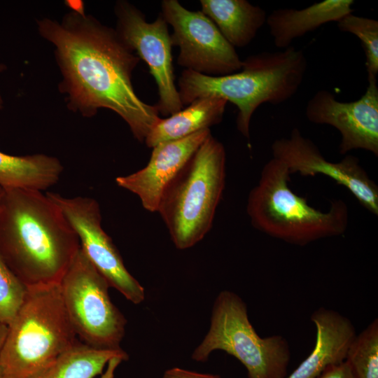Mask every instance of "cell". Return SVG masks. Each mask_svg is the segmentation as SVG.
I'll use <instances>...</instances> for the list:
<instances>
[{"label": "cell", "instance_id": "obj_7", "mask_svg": "<svg viewBox=\"0 0 378 378\" xmlns=\"http://www.w3.org/2000/svg\"><path fill=\"white\" fill-rule=\"evenodd\" d=\"M215 350L238 359L248 378H286L290 351L281 335L260 337L249 321L247 307L236 293L223 290L213 306L209 330L192 358L204 362Z\"/></svg>", "mask_w": 378, "mask_h": 378}, {"label": "cell", "instance_id": "obj_19", "mask_svg": "<svg viewBox=\"0 0 378 378\" xmlns=\"http://www.w3.org/2000/svg\"><path fill=\"white\" fill-rule=\"evenodd\" d=\"M60 161L45 154L17 156L0 151V187L43 191L59 181Z\"/></svg>", "mask_w": 378, "mask_h": 378}, {"label": "cell", "instance_id": "obj_30", "mask_svg": "<svg viewBox=\"0 0 378 378\" xmlns=\"http://www.w3.org/2000/svg\"><path fill=\"white\" fill-rule=\"evenodd\" d=\"M1 190H2V188L0 187V196H1Z\"/></svg>", "mask_w": 378, "mask_h": 378}, {"label": "cell", "instance_id": "obj_6", "mask_svg": "<svg viewBox=\"0 0 378 378\" xmlns=\"http://www.w3.org/2000/svg\"><path fill=\"white\" fill-rule=\"evenodd\" d=\"M225 150L212 134L200 145L164 192L158 211L180 250L211 230L225 184Z\"/></svg>", "mask_w": 378, "mask_h": 378}, {"label": "cell", "instance_id": "obj_11", "mask_svg": "<svg viewBox=\"0 0 378 378\" xmlns=\"http://www.w3.org/2000/svg\"><path fill=\"white\" fill-rule=\"evenodd\" d=\"M46 194L59 207L76 233L80 248L109 286L133 304L142 302L145 298L144 288L128 272L118 250L103 230L98 202L88 197Z\"/></svg>", "mask_w": 378, "mask_h": 378}, {"label": "cell", "instance_id": "obj_29", "mask_svg": "<svg viewBox=\"0 0 378 378\" xmlns=\"http://www.w3.org/2000/svg\"><path fill=\"white\" fill-rule=\"evenodd\" d=\"M0 378H4V373L2 372L1 367H0Z\"/></svg>", "mask_w": 378, "mask_h": 378}, {"label": "cell", "instance_id": "obj_18", "mask_svg": "<svg viewBox=\"0 0 378 378\" xmlns=\"http://www.w3.org/2000/svg\"><path fill=\"white\" fill-rule=\"evenodd\" d=\"M200 5L234 48L248 46L266 24L265 10L246 0H201Z\"/></svg>", "mask_w": 378, "mask_h": 378}, {"label": "cell", "instance_id": "obj_24", "mask_svg": "<svg viewBox=\"0 0 378 378\" xmlns=\"http://www.w3.org/2000/svg\"><path fill=\"white\" fill-rule=\"evenodd\" d=\"M318 378H356L355 375L349 365L344 362L329 366Z\"/></svg>", "mask_w": 378, "mask_h": 378}, {"label": "cell", "instance_id": "obj_27", "mask_svg": "<svg viewBox=\"0 0 378 378\" xmlns=\"http://www.w3.org/2000/svg\"><path fill=\"white\" fill-rule=\"evenodd\" d=\"M8 326L0 322V351L5 342V340L8 333Z\"/></svg>", "mask_w": 378, "mask_h": 378}, {"label": "cell", "instance_id": "obj_20", "mask_svg": "<svg viewBox=\"0 0 378 378\" xmlns=\"http://www.w3.org/2000/svg\"><path fill=\"white\" fill-rule=\"evenodd\" d=\"M114 357L128 359L123 350L101 349L78 341L34 378H94Z\"/></svg>", "mask_w": 378, "mask_h": 378}, {"label": "cell", "instance_id": "obj_8", "mask_svg": "<svg viewBox=\"0 0 378 378\" xmlns=\"http://www.w3.org/2000/svg\"><path fill=\"white\" fill-rule=\"evenodd\" d=\"M62 300L80 341L91 347L120 350L127 320L112 302L110 287L79 248L60 281Z\"/></svg>", "mask_w": 378, "mask_h": 378}, {"label": "cell", "instance_id": "obj_14", "mask_svg": "<svg viewBox=\"0 0 378 378\" xmlns=\"http://www.w3.org/2000/svg\"><path fill=\"white\" fill-rule=\"evenodd\" d=\"M210 134V129H205L156 145L144 168L117 177L116 184L136 195L146 210L157 212L167 186Z\"/></svg>", "mask_w": 378, "mask_h": 378}, {"label": "cell", "instance_id": "obj_12", "mask_svg": "<svg viewBox=\"0 0 378 378\" xmlns=\"http://www.w3.org/2000/svg\"><path fill=\"white\" fill-rule=\"evenodd\" d=\"M272 152L273 158L283 162L290 174L325 175L346 188L365 209L378 215V187L356 157L346 155L338 162L328 161L298 128H293L288 136L275 140Z\"/></svg>", "mask_w": 378, "mask_h": 378}, {"label": "cell", "instance_id": "obj_26", "mask_svg": "<svg viewBox=\"0 0 378 378\" xmlns=\"http://www.w3.org/2000/svg\"><path fill=\"white\" fill-rule=\"evenodd\" d=\"M123 360H124L120 357H114L111 358L108 361L104 372L101 374L100 378H114L115 372L117 368Z\"/></svg>", "mask_w": 378, "mask_h": 378}, {"label": "cell", "instance_id": "obj_3", "mask_svg": "<svg viewBox=\"0 0 378 378\" xmlns=\"http://www.w3.org/2000/svg\"><path fill=\"white\" fill-rule=\"evenodd\" d=\"M307 68L304 52L291 46L251 55L242 60L239 71L229 75L211 76L185 69L178 90L183 106L211 95L234 104L238 109L237 130L248 139L255 111L262 104L278 105L293 97L303 82Z\"/></svg>", "mask_w": 378, "mask_h": 378}, {"label": "cell", "instance_id": "obj_2", "mask_svg": "<svg viewBox=\"0 0 378 378\" xmlns=\"http://www.w3.org/2000/svg\"><path fill=\"white\" fill-rule=\"evenodd\" d=\"M80 247L76 233L46 193L2 188L0 253L27 287L59 284Z\"/></svg>", "mask_w": 378, "mask_h": 378}, {"label": "cell", "instance_id": "obj_25", "mask_svg": "<svg viewBox=\"0 0 378 378\" xmlns=\"http://www.w3.org/2000/svg\"><path fill=\"white\" fill-rule=\"evenodd\" d=\"M162 378H221L218 375L200 373L180 368H173L165 371Z\"/></svg>", "mask_w": 378, "mask_h": 378}, {"label": "cell", "instance_id": "obj_23", "mask_svg": "<svg viewBox=\"0 0 378 378\" xmlns=\"http://www.w3.org/2000/svg\"><path fill=\"white\" fill-rule=\"evenodd\" d=\"M28 287L19 279L0 253V322L8 326L23 304Z\"/></svg>", "mask_w": 378, "mask_h": 378}, {"label": "cell", "instance_id": "obj_9", "mask_svg": "<svg viewBox=\"0 0 378 378\" xmlns=\"http://www.w3.org/2000/svg\"><path fill=\"white\" fill-rule=\"evenodd\" d=\"M161 15L174 33L172 46H178V65L186 69L211 76L239 71L242 66L234 48L216 24L202 11H191L176 0L161 3Z\"/></svg>", "mask_w": 378, "mask_h": 378}, {"label": "cell", "instance_id": "obj_21", "mask_svg": "<svg viewBox=\"0 0 378 378\" xmlns=\"http://www.w3.org/2000/svg\"><path fill=\"white\" fill-rule=\"evenodd\" d=\"M356 378H378V319L375 318L349 346L346 360Z\"/></svg>", "mask_w": 378, "mask_h": 378}, {"label": "cell", "instance_id": "obj_4", "mask_svg": "<svg viewBox=\"0 0 378 378\" xmlns=\"http://www.w3.org/2000/svg\"><path fill=\"white\" fill-rule=\"evenodd\" d=\"M290 175L286 165L276 158L264 165L246 204L254 228L300 246L342 234L349 223L346 204L335 200L326 211L312 207L305 198L290 189Z\"/></svg>", "mask_w": 378, "mask_h": 378}, {"label": "cell", "instance_id": "obj_1", "mask_svg": "<svg viewBox=\"0 0 378 378\" xmlns=\"http://www.w3.org/2000/svg\"><path fill=\"white\" fill-rule=\"evenodd\" d=\"M73 10L59 22L37 21L41 36L52 43L63 79L59 90L69 109L85 117L105 108L119 115L133 136L144 142L160 119L157 106L136 94L132 75L140 59L116 30L85 13L81 1H69Z\"/></svg>", "mask_w": 378, "mask_h": 378}, {"label": "cell", "instance_id": "obj_5", "mask_svg": "<svg viewBox=\"0 0 378 378\" xmlns=\"http://www.w3.org/2000/svg\"><path fill=\"white\" fill-rule=\"evenodd\" d=\"M78 342L59 284L28 287L0 351L4 378H34Z\"/></svg>", "mask_w": 378, "mask_h": 378}, {"label": "cell", "instance_id": "obj_22", "mask_svg": "<svg viewBox=\"0 0 378 378\" xmlns=\"http://www.w3.org/2000/svg\"><path fill=\"white\" fill-rule=\"evenodd\" d=\"M337 23L341 31L354 34L360 41L365 55L368 76L377 77L378 73V21L350 13Z\"/></svg>", "mask_w": 378, "mask_h": 378}, {"label": "cell", "instance_id": "obj_10", "mask_svg": "<svg viewBox=\"0 0 378 378\" xmlns=\"http://www.w3.org/2000/svg\"><path fill=\"white\" fill-rule=\"evenodd\" d=\"M116 31L125 44L148 66L158 88L159 100L155 106L159 113L172 115L183 106L175 85L172 43L168 24L160 15L148 22L142 12L126 1L115 6Z\"/></svg>", "mask_w": 378, "mask_h": 378}, {"label": "cell", "instance_id": "obj_13", "mask_svg": "<svg viewBox=\"0 0 378 378\" xmlns=\"http://www.w3.org/2000/svg\"><path fill=\"white\" fill-rule=\"evenodd\" d=\"M305 115L312 123L330 125L338 130L341 154L362 149L378 156L377 77L368 76L365 93L353 102H340L326 90L317 91L307 104Z\"/></svg>", "mask_w": 378, "mask_h": 378}, {"label": "cell", "instance_id": "obj_17", "mask_svg": "<svg viewBox=\"0 0 378 378\" xmlns=\"http://www.w3.org/2000/svg\"><path fill=\"white\" fill-rule=\"evenodd\" d=\"M227 100L211 95L191 102L188 107L167 118H160L147 135L148 148L188 136L218 124L223 120Z\"/></svg>", "mask_w": 378, "mask_h": 378}, {"label": "cell", "instance_id": "obj_28", "mask_svg": "<svg viewBox=\"0 0 378 378\" xmlns=\"http://www.w3.org/2000/svg\"><path fill=\"white\" fill-rule=\"evenodd\" d=\"M2 71H4V65L0 63V72H1ZM3 105H4V101H3V98L1 97V92H0V109L3 108Z\"/></svg>", "mask_w": 378, "mask_h": 378}, {"label": "cell", "instance_id": "obj_15", "mask_svg": "<svg viewBox=\"0 0 378 378\" xmlns=\"http://www.w3.org/2000/svg\"><path fill=\"white\" fill-rule=\"evenodd\" d=\"M311 321L316 329L315 346L286 378H318L329 366L346 360L356 336L351 321L335 310L321 307L313 312Z\"/></svg>", "mask_w": 378, "mask_h": 378}, {"label": "cell", "instance_id": "obj_16", "mask_svg": "<svg viewBox=\"0 0 378 378\" xmlns=\"http://www.w3.org/2000/svg\"><path fill=\"white\" fill-rule=\"evenodd\" d=\"M354 4L353 0H323L302 9H274L267 16L266 24L274 46L284 50L295 39L353 13Z\"/></svg>", "mask_w": 378, "mask_h": 378}]
</instances>
